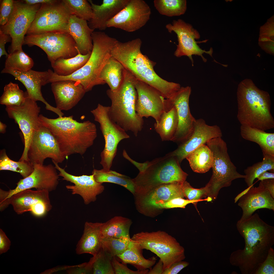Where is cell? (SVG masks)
<instances>
[{
	"mask_svg": "<svg viewBox=\"0 0 274 274\" xmlns=\"http://www.w3.org/2000/svg\"><path fill=\"white\" fill-rule=\"evenodd\" d=\"M236 227L245 246L243 249L231 253L230 262L238 267L242 274H255L274 244V227L265 222L257 213L244 221L238 220Z\"/></svg>",
	"mask_w": 274,
	"mask_h": 274,
	"instance_id": "1",
	"label": "cell"
},
{
	"mask_svg": "<svg viewBox=\"0 0 274 274\" xmlns=\"http://www.w3.org/2000/svg\"><path fill=\"white\" fill-rule=\"evenodd\" d=\"M142 42L139 38L125 42L118 41L111 51V56L136 79L155 89L165 98L171 99L180 85L165 80L156 74L152 62L141 51Z\"/></svg>",
	"mask_w": 274,
	"mask_h": 274,
	"instance_id": "2",
	"label": "cell"
},
{
	"mask_svg": "<svg viewBox=\"0 0 274 274\" xmlns=\"http://www.w3.org/2000/svg\"><path fill=\"white\" fill-rule=\"evenodd\" d=\"M39 118L55 138L65 159L73 154L83 155L97 136L94 123L89 121L79 122L73 115L52 119L41 114Z\"/></svg>",
	"mask_w": 274,
	"mask_h": 274,
	"instance_id": "3",
	"label": "cell"
},
{
	"mask_svg": "<svg viewBox=\"0 0 274 274\" xmlns=\"http://www.w3.org/2000/svg\"><path fill=\"white\" fill-rule=\"evenodd\" d=\"M237 118L241 125L262 130L274 128L269 93L258 88L251 79H246L238 85Z\"/></svg>",
	"mask_w": 274,
	"mask_h": 274,
	"instance_id": "4",
	"label": "cell"
},
{
	"mask_svg": "<svg viewBox=\"0 0 274 274\" xmlns=\"http://www.w3.org/2000/svg\"><path fill=\"white\" fill-rule=\"evenodd\" d=\"M136 79L125 68L123 79L119 88L114 91L108 89L106 93L111 101L109 109L111 118L126 131H130L136 136L142 130L144 120L135 109L137 97Z\"/></svg>",
	"mask_w": 274,
	"mask_h": 274,
	"instance_id": "5",
	"label": "cell"
},
{
	"mask_svg": "<svg viewBox=\"0 0 274 274\" xmlns=\"http://www.w3.org/2000/svg\"><path fill=\"white\" fill-rule=\"evenodd\" d=\"M92 37L93 49L85 64L68 76H59L54 73L52 77L53 82L66 80L77 81L83 86L86 92L91 91L95 86L105 84L100 79V74L111 57L112 50L118 40L100 31H94Z\"/></svg>",
	"mask_w": 274,
	"mask_h": 274,
	"instance_id": "6",
	"label": "cell"
},
{
	"mask_svg": "<svg viewBox=\"0 0 274 274\" xmlns=\"http://www.w3.org/2000/svg\"><path fill=\"white\" fill-rule=\"evenodd\" d=\"M188 176L176 159L167 154L149 161L145 169L132 179L135 191L133 195L142 194L163 184L183 183Z\"/></svg>",
	"mask_w": 274,
	"mask_h": 274,
	"instance_id": "7",
	"label": "cell"
},
{
	"mask_svg": "<svg viewBox=\"0 0 274 274\" xmlns=\"http://www.w3.org/2000/svg\"><path fill=\"white\" fill-rule=\"evenodd\" d=\"M206 145L212 151L214 158L212 175L206 184L209 190L208 197L214 200L221 188L230 186L233 180L244 179L246 176L237 171L228 153L226 143L221 137L211 139Z\"/></svg>",
	"mask_w": 274,
	"mask_h": 274,
	"instance_id": "8",
	"label": "cell"
},
{
	"mask_svg": "<svg viewBox=\"0 0 274 274\" xmlns=\"http://www.w3.org/2000/svg\"><path fill=\"white\" fill-rule=\"evenodd\" d=\"M131 241L141 249L149 250L159 257L163 263V271L185 258L184 247L163 231L139 232L133 235Z\"/></svg>",
	"mask_w": 274,
	"mask_h": 274,
	"instance_id": "9",
	"label": "cell"
},
{
	"mask_svg": "<svg viewBox=\"0 0 274 274\" xmlns=\"http://www.w3.org/2000/svg\"><path fill=\"white\" fill-rule=\"evenodd\" d=\"M109 109V106L98 104L95 109L91 111L94 120L100 124L105 140V147L100 154V163L102 169L106 171L110 170L119 143L123 139L130 138L126 131L111 118Z\"/></svg>",
	"mask_w": 274,
	"mask_h": 274,
	"instance_id": "10",
	"label": "cell"
},
{
	"mask_svg": "<svg viewBox=\"0 0 274 274\" xmlns=\"http://www.w3.org/2000/svg\"><path fill=\"white\" fill-rule=\"evenodd\" d=\"M24 44L29 47L36 45L46 54L51 63L60 58L67 59L78 53L74 40L66 32H46L27 35Z\"/></svg>",
	"mask_w": 274,
	"mask_h": 274,
	"instance_id": "11",
	"label": "cell"
},
{
	"mask_svg": "<svg viewBox=\"0 0 274 274\" xmlns=\"http://www.w3.org/2000/svg\"><path fill=\"white\" fill-rule=\"evenodd\" d=\"M41 5H29L22 1H14V9L10 19L6 24L1 26L0 28L11 38L9 53L22 50L25 35Z\"/></svg>",
	"mask_w": 274,
	"mask_h": 274,
	"instance_id": "12",
	"label": "cell"
},
{
	"mask_svg": "<svg viewBox=\"0 0 274 274\" xmlns=\"http://www.w3.org/2000/svg\"><path fill=\"white\" fill-rule=\"evenodd\" d=\"M24 101L17 106H6L9 118L19 125L24 138V147L19 161H28L27 154L35 132L42 125L39 118L41 108L36 101L28 97L26 92Z\"/></svg>",
	"mask_w": 274,
	"mask_h": 274,
	"instance_id": "13",
	"label": "cell"
},
{
	"mask_svg": "<svg viewBox=\"0 0 274 274\" xmlns=\"http://www.w3.org/2000/svg\"><path fill=\"white\" fill-rule=\"evenodd\" d=\"M71 15L61 0H58L52 3L42 4L26 34L66 32Z\"/></svg>",
	"mask_w": 274,
	"mask_h": 274,
	"instance_id": "14",
	"label": "cell"
},
{
	"mask_svg": "<svg viewBox=\"0 0 274 274\" xmlns=\"http://www.w3.org/2000/svg\"><path fill=\"white\" fill-rule=\"evenodd\" d=\"M49 192L46 190H33L27 189L12 195L1 204L6 209L10 204L17 214L30 212L34 216L41 217L52 209Z\"/></svg>",
	"mask_w": 274,
	"mask_h": 274,
	"instance_id": "15",
	"label": "cell"
},
{
	"mask_svg": "<svg viewBox=\"0 0 274 274\" xmlns=\"http://www.w3.org/2000/svg\"><path fill=\"white\" fill-rule=\"evenodd\" d=\"M33 170L27 177L20 179L14 189L5 191L0 190V195L4 201L21 191L35 188L37 190H46L49 192L55 190L59 183V176L55 166L47 165H33Z\"/></svg>",
	"mask_w": 274,
	"mask_h": 274,
	"instance_id": "16",
	"label": "cell"
},
{
	"mask_svg": "<svg viewBox=\"0 0 274 274\" xmlns=\"http://www.w3.org/2000/svg\"><path fill=\"white\" fill-rule=\"evenodd\" d=\"M166 28L169 32H174L177 35L178 44L174 55L177 57L186 56L191 60L192 66L194 61L192 56H200L203 61L206 62L207 60L203 56L206 53L212 57L213 49L211 48L208 51L201 49L198 45V43L205 42L208 40L197 42L196 40L200 37L199 32L190 24L186 23L181 19L174 20L172 24L166 25Z\"/></svg>",
	"mask_w": 274,
	"mask_h": 274,
	"instance_id": "17",
	"label": "cell"
},
{
	"mask_svg": "<svg viewBox=\"0 0 274 274\" xmlns=\"http://www.w3.org/2000/svg\"><path fill=\"white\" fill-rule=\"evenodd\" d=\"M28 161L33 165H43L47 158L58 163L65 159L55 138L49 130L42 125L33 135L27 152Z\"/></svg>",
	"mask_w": 274,
	"mask_h": 274,
	"instance_id": "18",
	"label": "cell"
},
{
	"mask_svg": "<svg viewBox=\"0 0 274 274\" xmlns=\"http://www.w3.org/2000/svg\"><path fill=\"white\" fill-rule=\"evenodd\" d=\"M183 183L163 184L142 194L134 195L136 209L145 216L155 217V209L159 204L174 198L184 197Z\"/></svg>",
	"mask_w": 274,
	"mask_h": 274,
	"instance_id": "19",
	"label": "cell"
},
{
	"mask_svg": "<svg viewBox=\"0 0 274 274\" xmlns=\"http://www.w3.org/2000/svg\"><path fill=\"white\" fill-rule=\"evenodd\" d=\"M135 86L137 94L135 104L137 113L143 118L151 117L158 124L162 114L169 110L167 99L155 89L136 78Z\"/></svg>",
	"mask_w": 274,
	"mask_h": 274,
	"instance_id": "20",
	"label": "cell"
},
{
	"mask_svg": "<svg viewBox=\"0 0 274 274\" xmlns=\"http://www.w3.org/2000/svg\"><path fill=\"white\" fill-rule=\"evenodd\" d=\"M151 14L149 6L144 0H129L124 8L107 22V27L134 31L146 24Z\"/></svg>",
	"mask_w": 274,
	"mask_h": 274,
	"instance_id": "21",
	"label": "cell"
},
{
	"mask_svg": "<svg viewBox=\"0 0 274 274\" xmlns=\"http://www.w3.org/2000/svg\"><path fill=\"white\" fill-rule=\"evenodd\" d=\"M222 132L218 126L209 125L202 118L197 119L190 136L179 144L176 149L167 154L175 157L180 164L189 153L200 145L206 144L211 139L222 137Z\"/></svg>",
	"mask_w": 274,
	"mask_h": 274,
	"instance_id": "22",
	"label": "cell"
},
{
	"mask_svg": "<svg viewBox=\"0 0 274 274\" xmlns=\"http://www.w3.org/2000/svg\"><path fill=\"white\" fill-rule=\"evenodd\" d=\"M191 91L190 87H181L174 97L170 99L176 108L178 118L177 129L171 141L179 144L188 138L194 130L196 119L191 114L189 106Z\"/></svg>",
	"mask_w": 274,
	"mask_h": 274,
	"instance_id": "23",
	"label": "cell"
},
{
	"mask_svg": "<svg viewBox=\"0 0 274 274\" xmlns=\"http://www.w3.org/2000/svg\"><path fill=\"white\" fill-rule=\"evenodd\" d=\"M1 73H7L12 75L24 85L28 97L35 101H40L44 103L47 110L52 111L59 117H62L64 113L56 107L49 104L43 97L41 92L42 86L49 83V69L45 71H38L31 69L27 71L20 72L4 68Z\"/></svg>",
	"mask_w": 274,
	"mask_h": 274,
	"instance_id": "24",
	"label": "cell"
},
{
	"mask_svg": "<svg viewBox=\"0 0 274 274\" xmlns=\"http://www.w3.org/2000/svg\"><path fill=\"white\" fill-rule=\"evenodd\" d=\"M52 161L56 169L59 172V176L62 177L63 180L74 184L66 185V188L70 190L72 194L80 195L85 204H88L95 201L97 196L104 192L105 187L102 183L96 181L92 174L74 175L66 172L64 168L59 166L58 163L53 160Z\"/></svg>",
	"mask_w": 274,
	"mask_h": 274,
	"instance_id": "25",
	"label": "cell"
},
{
	"mask_svg": "<svg viewBox=\"0 0 274 274\" xmlns=\"http://www.w3.org/2000/svg\"><path fill=\"white\" fill-rule=\"evenodd\" d=\"M238 201V206L242 211V217L239 220L240 221L249 218L259 209L266 208L274 211V198L261 181L258 187L251 186Z\"/></svg>",
	"mask_w": 274,
	"mask_h": 274,
	"instance_id": "26",
	"label": "cell"
},
{
	"mask_svg": "<svg viewBox=\"0 0 274 274\" xmlns=\"http://www.w3.org/2000/svg\"><path fill=\"white\" fill-rule=\"evenodd\" d=\"M56 107L60 110L68 111L76 105L86 92L83 86L75 81L66 80L52 83Z\"/></svg>",
	"mask_w": 274,
	"mask_h": 274,
	"instance_id": "27",
	"label": "cell"
},
{
	"mask_svg": "<svg viewBox=\"0 0 274 274\" xmlns=\"http://www.w3.org/2000/svg\"><path fill=\"white\" fill-rule=\"evenodd\" d=\"M129 0H103L100 5L88 0L93 10L92 18L88 22L89 27L94 30L102 31L107 27V22L114 17L126 6Z\"/></svg>",
	"mask_w": 274,
	"mask_h": 274,
	"instance_id": "28",
	"label": "cell"
},
{
	"mask_svg": "<svg viewBox=\"0 0 274 274\" xmlns=\"http://www.w3.org/2000/svg\"><path fill=\"white\" fill-rule=\"evenodd\" d=\"M94 31L89 27L87 21L74 15L70 16L66 29L75 41L78 51L83 55L92 51V34Z\"/></svg>",
	"mask_w": 274,
	"mask_h": 274,
	"instance_id": "29",
	"label": "cell"
},
{
	"mask_svg": "<svg viewBox=\"0 0 274 274\" xmlns=\"http://www.w3.org/2000/svg\"><path fill=\"white\" fill-rule=\"evenodd\" d=\"M101 223H85L83 234L76 246L77 254L89 253L95 256L98 253L101 248Z\"/></svg>",
	"mask_w": 274,
	"mask_h": 274,
	"instance_id": "30",
	"label": "cell"
},
{
	"mask_svg": "<svg viewBox=\"0 0 274 274\" xmlns=\"http://www.w3.org/2000/svg\"><path fill=\"white\" fill-rule=\"evenodd\" d=\"M240 133L244 139L254 142L259 145L261 149L263 157L274 158V133L249 126L241 125Z\"/></svg>",
	"mask_w": 274,
	"mask_h": 274,
	"instance_id": "31",
	"label": "cell"
},
{
	"mask_svg": "<svg viewBox=\"0 0 274 274\" xmlns=\"http://www.w3.org/2000/svg\"><path fill=\"white\" fill-rule=\"evenodd\" d=\"M130 219L121 216H115L106 222L101 223L102 236L131 239L129 234L132 224Z\"/></svg>",
	"mask_w": 274,
	"mask_h": 274,
	"instance_id": "32",
	"label": "cell"
},
{
	"mask_svg": "<svg viewBox=\"0 0 274 274\" xmlns=\"http://www.w3.org/2000/svg\"><path fill=\"white\" fill-rule=\"evenodd\" d=\"M194 172L203 173L208 172L213 166V156L210 148L206 145H200L189 153L186 158Z\"/></svg>",
	"mask_w": 274,
	"mask_h": 274,
	"instance_id": "33",
	"label": "cell"
},
{
	"mask_svg": "<svg viewBox=\"0 0 274 274\" xmlns=\"http://www.w3.org/2000/svg\"><path fill=\"white\" fill-rule=\"evenodd\" d=\"M142 253L143 250L130 241L126 249L117 256L123 263L130 264L138 270L150 269L155 264L157 259L155 256L146 259L143 256Z\"/></svg>",
	"mask_w": 274,
	"mask_h": 274,
	"instance_id": "34",
	"label": "cell"
},
{
	"mask_svg": "<svg viewBox=\"0 0 274 274\" xmlns=\"http://www.w3.org/2000/svg\"><path fill=\"white\" fill-rule=\"evenodd\" d=\"M124 69L119 61L111 56L102 68L100 79L108 84L111 91H116L122 82Z\"/></svg>",
	"mask_w": 274,
	"mask_h": 274,
	"instance_id": "35",
	"label": "cell"
},
{
	"mask_svg": "<svg viewBox=\"0 0 274 274\" xmlns=\"http://www.w3.org/2000/svg\"><path fill=\"white\" fill-rule=\"evenodd\" d=\"M178 124L177 110L174 106L170 110L162 114L158 123H154V127L162 141H171L176 132Z\"/></svg>",
	"mask_w": 274,
	"mask_h": 274,
	"instance_id": "36",
	"label": "cell"
},
{
	"mask_svg": "<svg viewBox=\"0 0 274 274\" xmlns=\"http://www.w3.org/2000/svg\"><path fill=\"white\" fill-rule=\"evenodd\" d=\"M78 54L74 57L67 59L59 58L51 63L54 72L59 76H66L82 67L88 60L91 52L83 55L78 50Z\"/></svg>",
	"mask_w": 274,
	"mask_h": 274,
	"instance_id": "37",
	"label": "cell"
},
{
	"mask_svg": "<svg viewBox=\"0 0 274 274\" xmlns=\"http://www.w3.org/2000/svg\"><path fill=\"white\" fill-rule=\"evenodd\" d=\"M95 180L103 183L109 182L116 184L125 187L133 195L135 193L134 186L132 179L116 171L94 169L92 172Z\"/></svg>",
	"mask_w": 274,
	"mask_h": 274,
	"instance_id": "38",
	"label": "cell"
},
{
	"mask_svg": "<svg viewBox=\"0 0 274 274\" xmlns=\"http://www.w3.org/2000/svg\"><path fill=\"white\" fill-rule=\"evenodd\" d=\"M32 59L22 50H17L9 53L5 60V69L20 72L27 71L33 66Z\"/></svg>",
	"mask_w": 274,
	"mask_h": 274,
	"instance_id": "39",
	"label": "cell"
},
{
	"mask_svg": "<svg viewBox=\"0 0 274 274\" xmlns=\"http://www.w3.org/2000/svg\"><path fill=\"white\" fill-rule=\"evenodd\" d=\"M34 169L33 165L29 161H15L11 159L3 149L0 152V170H10L20 173L23 178L30 175Z\"/></svg>",
	"mask_w": 274,
	"mask_h": 274,
	"instance_id": "40",
	"label": "cell"
},
{
	"mask_svg": "<svg viewBox=\"0 0 274 274\" xmlns=\"http://www.w3.org/2000/svg\"><path fill=\"white\" fill-rule=\"evenodd\" d=\"M153 3L160 14L169 17L183 14L187 9L186 0H155Z\"/></svg>",
	"mask_w": 274,
	"mask_h": 274,
	"instance_id": "41",
	"label": "cell"
},
{
	"mask_svg": "<svg viewBox=\"0 0 274 274\" xmlns=\"http://www.w3.org/2000/svg\"><path fill=\"white\" fill-rule=\"evenodd\" d=\"M25 93L20 89L18 84L11 82L5 85L0 98V104L6 106H17L25 101Z\"/></svg>",
	"mask_w": 274,
	"mask_h": 274,
	"instance_id": "42",
	"label": "cell"
},
{
	"mask_svg": "<svg viewBox=\"0 0 274 274\" xmlns=\"http://www.w3.org/2000/svg\"><path fill=\"white\" fill-rule=\"evenodd\" d=\"M262 161L256 163L245 169L244 173L246 176L245 181L249 187L253 185L254 180L261 174L268 170L274 171V158L263 157Z\"/></svg>",
	"mask_w": 274,
	"mask_h": 274,
	"instance_id": "43",
	"label": "cell"
},
{
	"mask_svg": "<svg viewBox=\"0 0 274 274\" xmlns=\"http://www.w3.org/2000/svg\"><path fill=\"white\" fill-rule=\"evenodd\" d=\"M61 1L71 15L89 22L93 14L91 5L86 0H62Z\"/></svg>",
	"mask_w": 274,
	"mask_h": 274,
	"instance_id": "44",
	"label": "cell"
},
{
	"mask_svg": "<svg viewBox=\"0 0 274 274\" xmlns=\"http://www.w3.org/2000/svg\"><path fill=\"white\" fill-rule=\"evenodd\" d=\"M93 264V274H115L113 268V257L102 248L95 256Z\"/></svg>",
	"mask_w": 274,
	"mask_h": 274,
	"instance_id": "45",
	"label": "cell"
},
{
	"mask_svg": "<svg viewBox=\"0 0 274 274\" xmlns=\"http://www.w3.org/2000/svg\"><path fill=\"white\" fill-rule=\"evenodd\" d=\"M131 239L101 237V248L112 257L123 253L127 249Z\"/></svg>",
	"mask_w": 274,
	"mask_h": 274,
	"instance_id": "46",
	"label": "cell"
},
{
	"mask_svg": "<svg viewBox=\"0 0 274 274\" xmlns=\"http://www.w3.org/2000/svg\"><path fill=\"white\" fill-rule=\"evenodd\" d=\"M203 201H209L208 198L201 200H192L185 199L181 198H174L166 201L159 204L156 207L155 210L156 216L160 213L161 210L164 209H169L175 208H184L188 204L192 203L195 205L198 202Z\"/></svg>",
	"mask_w": 274,
	"mask_h": 274,
	"instance_id": "47",
	"label": "cell"
},
{
	"mask_svg": "<svg viewBox=\"0 0 274 274\" xmlns=\"http://www.w3.org/2000/svg\"><path fill=\"white\" fill-rule=\"evenodd\" d=\"M182 189L184 197L190 200H202L203 198L208 196L209 193L208 187L206 185L200 189H195L186 180L183 183Z\"/></svg>",
	"mask_w": 274,
	"mask_h": 274,
	"instance_id": "48",
	"label": "cell"
},
{
	"mask_svg": "<svg viewBox=\"0 0 274 274\" xmlns=\"http://www.w3.org/2000/svg\"><path fill=\"white\" fill-rule=\"evenodd\" d=\"M274 274V250L271 247L265 260L257 268L255 274Z\"/></svg>",
	"mask_w": 274,
	"mask_h": 274,
	"instance_id": "49",
	"label": "cell"
},
{
	"mask_svg": "<svg viewBox=\"0 0 274 274\" xmlns=\"http://www.w3.org/2000/svg\"><path fill=\"white\" fill-rule=\"evenodd\" d=\"M14 1L3 0L0 5V25L3 26L8 22L13 12Z\"/></svg>",
	"mask_w": 274,
	"mask_h": 274,
	"instance_id": "50",
	"label": "cell"
},
{
	"mask_svg": "<svg viewBox=\"0 0 274 274\" xmlns=\"http://www.w3.org/2000/svg\"><path fill=\"white\" fill-rule=\"evenodd\" d=\"M112 263L115 274H147L148 269L133 271L129 268L124 263H121L117 260L115 256L113 257Z\"/></svg>",
	"mask_w": 274,
	"mask_h": 274,
	"instance_id": "51",
	"label": "cell"
},
{
	"mask_svg": "<svg viewBox=\"0 0 274 274\" xmlns=\"http://www.w3.org/2000/svg\"><path fill=\"white\" fill-rule=\"evenodd\" d=\"M94 257L91 258L89 261L79 265L75 267H70V269L67 270L69 274H93V264Z\"/></svg>",
	"mask_w": 274,
	"mask_h": 274,
	"instance_id": "52",
	"label": "cell"
},
{
	"mask_svg": "<svg viewBox=\"0 0 274 274\" xmlns=\"http://www.w3.org/2000/svg\"><path fill=\"white\" fill-rule=\"evenodd\" d=\"M189 264L188 262L181 261L173 264L169 268L164 270L162 274H177Z\"/></svg>",
	"mask_w": 274,
	"mask_h": 274,
	"instance_id": "53",
	"label": "cell"
},
{
	"mask_svg": "<svg viewBox=\"0 0 274 274\" xmlns=\"http://www.w3.org/2000/svg\"><path fill=\"white\" fill-rule=\"evenodd\" d=\"M11 242L4 232L0 229V254L5 253L9 249Z\"/></svg>",
	"mask_w": 274,
	"mask_h": 274,
	"instance_id": "54",
	"label": "cell"
},
{
	"mask_svg": "<svg viewBox=\"0 0 274 274\" xmlns=\"http://www.w3.org/2000/svg\"><path fill=\"white\" fill-rule=\"evenodd\" d=\"M11 38L9 35L4 33L0 30V58L4 55L7 57H8V54L6 50L5 45L10 41Z\"/></svg>",
	"mask_w": 274,
	"mask_h": 274,
	"instance_id": "55",
	"label": "cell"
},
{
	"mask_svg": "<svg viewBox=\"0 0 274 274\" xmlns=\"http://www.w3.org/2000/svg\"><path fill=\"white\" fill-rule=\"evenodd\" d=\"M123 157L128 160L137 168L139 170V172H142L145 169L149 162L148 161H147L143 163H140L136 162L130 158L125 149L123 150Z\"/></svg>",
	"mask_w": 274,
	"mask_h": 274,
	"instance_id": "56",
	"label": "cell"
},
{
	"mask_svg": "<svg viewBox=\"0 0 274 274\" xmlns=\"http://www.w3.org/2000/svg\"><path fill=\"white\" fill-rule=\"evenodd\" d=\"M264 187L274 198V179H268L261 181Z\"/></svg>",
	"mask_w": 274,
	"mask_h": 274,
	"instance_id": "57",
	"label": "cell"
},
{
	"mask_svg": "<svg viewBox=\"0 0 274 274\" xmlns=\"http://www.w3.org/2000/svg\"><path fill=\"white\" fill-rule=\"evenodd\" d=\"M163 271V264L160 259L154 266L150 269L147 274H162Z\"/></svg>",
	"mask_w": 274,
	"mask_h": 274,
	"instance_id": "58",
	"label": "cell"
},
{
	"mask_svg": "<svg viewBox=\"0 0 274 274\" xmlns=\"http://www.w3.org/2000/svg\"><path fill=\"white\" fill-rule=\"evenodd\" d=\"M58 0H25L23 2L26 4L29 5H34L38 4H49L54 3Z\"/></svg>",
	"mask_w": 274,
	"mask_h": 274,
	"instance_id": "59",
	"label": "cell"
},
{
	"mask_svg": "<svg viewBox=\"0 0 274 274\" xmlns=\"http://www.w3.org/2000/svg\"><path fill=\"white\" fill-rule=\"evenodd\" d=\"M257 178L258 180L261 181L268 179H274V173L266 171L260 174Z\"/></svg>",
	"mask_w": 274,
	"mask_h": 274,
	"instance_id": "60",
	"label": "cell"
},
{
	"mask_svg": "<svg viewBox=\"0 0 274 274\" xmlns=\"http://www.w3.org/2000/svg\"><path fill=\"white\" fill-rule=\"evenodd\" d=\"M252 185L250 186L249 187L246 189H245L241 193L239 194L234 199V202L236 203L238 200L239 199L244 195L249 190L250 187L252 186Z\"/></svg>",
	"mask_w": 274,
	"mask_h": 274,
	"instance_id": "61",
	"label": "cell"
},
{
	"mask_svg": "<svg viewBox=\"0 0 274 274\" xmlns=\"http://www.w3.org/2000/svg\"><path fill=\"white\" fill-rule=\"evenodd\" d=\"M7 125L0 121V132L2 133H5L6 131Z\"/></svg>",
	"mask_w": 274,
	"mask_h": 274,
	"instance_id": "62",
	"label": "cell"
},
{
	"mask_svg": "<svg viewBox=\"0 0 274 274\" xmlns=\"http://www.w3.org/2000/svg\"><path fill=\"white\" fill-rule=\"evenodd\" d=\"M52 71H52H51V72H50V75H51L50 74H51V72H52L51 71Z\"/></svg>",
	"mask_w": 274,
	"mask_h": 274,
	"instance_id": "63",
	"label": "cell"
}]
</instances>
